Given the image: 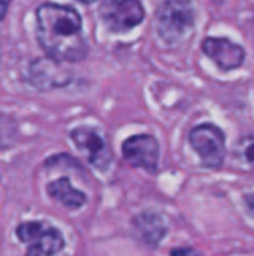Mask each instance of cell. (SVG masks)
Instances as JSON below:
<instances>
[{"mask_svg":"<svg viewBox=\"0 0 254 256\" xmlns=\"http://www.w3.org/2000/svg\"><path fill=\"white\" fill-rule=\"evenodd\" d=\"M171 256H202V254L193 248H175L171 250Z\"/></svg>","mask_w":254,"mask_h":256,"instance_id":"obj_14","label":"cell"},{"mask_svg":"<svg viewBox=\"0 0 254 256\" xmlns=\"http://www.w3.org/2000/svg\"><path fill=\"white\" fill-rule=\"evenodd\" d=\"M7 6H9V3H0V20H3V18H4Z\"/></svg>","mask_w":254,"mask_h":256,"instance_id":"obj_16","label":"cell"},{"mask_svg":"<svg viewBox=\"0 0 254 256\" xmlns=\"http://www.w3.org/2000/svg\"><path fill=\"white\" fill-rule=\"evenodd\" d=\"M159 36L171 46L184 44L195 30V8L190 2L168 0L156 14Z\"/></svg>","mask_w":254,"mask_h":256,"instance_id":"obj_2","label":"cell"},{"mask_svg":"<svg viewBox=\"0 0 254 256\" xmlns=\"http://www.w3.org/2000/svg\"><path fill=\"white\" fill-rule=\"evenodd\" d=\"M132 225L138 237L150 248H157L168 231L165 219L154 212L139 213L133 218Z\"/></svg>","mask_w":254,"mask_h":256,"instance_id":"obj_10","label":"cell"},{"mask_svg":"<svg viewBox=\"0 0 254 256\" xmlns=\"http://www.w3.org/2000/svg\"><path fill=\"white\" fill-rule=\"evenodd\" d=\"M192 148L198 153L201 164L208 170L222 168L226 156L225 134L220 128L211 123H204L193 128L189 134Z\"/></svg>","mask_w":254,"mask_h":256,"instance_id":"obj_4","label":"cell"},{"mask_svg":"<svg viewBox=\"0 0 254 256\" xmlns=\"http://www.w3.org/2000/svg\"><path fill=\"white\" fill-rule=\"evenodd\" d=\"M202 51L225 72L241 68L246 60L244 48L228 38H207L202 42Z\"/></svg>","mask_w":254,"mask_h":256,"instance_id":"obj_9","label":"cell"},{"mask_svg":"<svg viewBox=\"0 0 254 256\" xmlns=\"http://www.w3.org/2000/svg\"><path fill=\"white\" fill-rule=\"evenodd\" d=\"M70 138L81 152L87 153L88 162L94 168L100 171H106L109 168L112 162V152L97 129L90 126H78L70 132Z\"/></svg>","mask_w":254,"mask_h":256,"instance_id":"obj_7","label":"cell"},{"mask_svg":"<svg viewBox=\"0 0 254 256\" xmlns=\"http://www.w3.org/2000/svg\"><path fill=\"white\" fill-rule=\"evenodd\" d=\"M36 36L48 58L76 63L87 57L82 20L69 4L42 3L36 9Z\"/></svg>","mask_w":254,"mask_h":256,"instance_id":"obj_1","label":"cell"},{"mask_svg":"<svg viewBox=\"0 0 254 256\" xmlns=\"http://www.w3.org/2000/svg\"><path fill=\"white\" fill-rule=\"evenodd\" d=\"M234 156L241 165L247 166L249 170H254V132L243 136L237 142L234 147Z\"/></svg>","mask_w":254,"mask_h":256,"instance_id":"obj_12","label":"cell"},{"mask_svg":"<svg viewBox=\"0 0 254 256\" xmlns=\"http://www.w3.org/2000/svg\"><path fill=\"white\" fill-rule=\"evenodd\" d=\"M15 234L25 244V256H55L64 249L63 234L45 222L31 220L19 224Z\"/></svg>","mask_w":254,"mask_h":256,"instance_id":"obj_3","label":"cell"},{"mask_svg":"<svg viewBox=\"0 0 254 256\" xmlns=\"http://www.w3.org/2000/svg\"><path fill=\"white\" fill-rule=\"evenodd\" d=\"M99 12L105 26L114 33L132 30L145 18V9L136 0H106L100 3Z\"/></svg>","mask_w":254,"mask_h":256,"instance_id":"obj_5","label":"cell"},{"mask_svg":"<svg viewBox=\"0 0 254 256\" xmlns=\"http://www.w3.org/2000/svg\"><path fill=\"white\" fill-rule=\"evenodd\" d=\"M15 136H16V129L13 122L9 117L0 114V148L12 146Z\"/></svg>","mask_w":254,"mask_h":256,"instance_id":"obj_13","label":"cell"},{"mask_svg":"<svg viewBox=\"0 0 254 256\" xmlns=\"http://www.w3.org/2000/svg\"><path fill=\"white\" fill-rule=\"evenodd\" d=\"M123 158L133 168H141L150 174L157 172L160 147L157 140L148 134H139L123 142Z\"/></svg>","mask_w":254,"mask_h":256,"instance_id":"obj_6","label":"cell"},{"mask_svg":"<svg viewBox=\"0 0 254 256\" xmlns=\"http://www.w3.org/2000/svg\"><path fill=\"white\" fill-rule=\"evenodd\" d=\"M72 80L69 69L61 63L51 58H36L30 63L27 72V81L37 90H51L55 87L67 86Z\"/></svg>","mask_w":254,"mask_h":256,"instance_id":"obj_8","label":"cell"},{"mask_svg":"<svg viewBox=\"0 0 254 256\" xmlns=\"http://www.w3.org/2000/svg\"><path fill=\"white\" fill-rule=\"evenodd\" d=\"M244 202H246V208L247 212L254 218V194H249L244 196Z\"/></svg>","mask_w":254,"mask_h":256,"instance_id":"obj_15","label":"cell"},{"mask_svg":"<svg viewBox=\"0 0 254 256\" xmlns=\"http://www.w3.org/2000/svg\"><path fill=\"white\" fill-rule=\"evenodd\" d=\"M46 192L52 200L58 201L66 208H70V210H78L87 202L85 194L75 189L66 177L49 183L46 186Z\"/></svg>","mask_w":254,"mask_h":256,"instance_id":"obj_11","label":"cell"}]
</instances>
